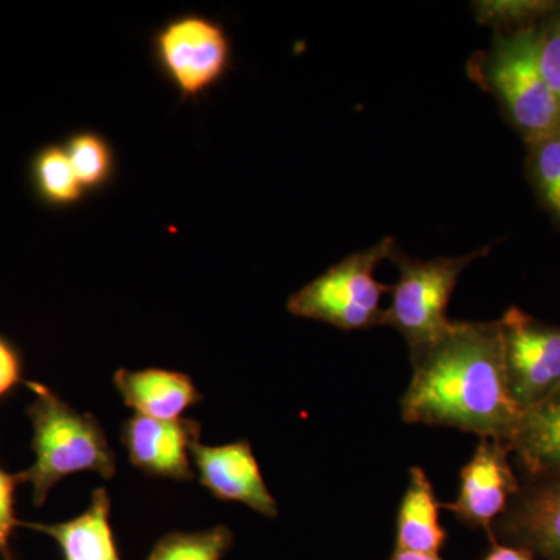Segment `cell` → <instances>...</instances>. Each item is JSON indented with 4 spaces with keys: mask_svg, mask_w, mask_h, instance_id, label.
<instances>
[{
    "mask_svg": "<svg viewBox=\"0 0 560 560\" xmlns=\"http://www.w3.org/2000/svg\"><path fill=\"white\" fill-rule=\"evenodd\" d=\"M410 360L411 381L400 399L404 422L514 441L523 411L508 383L499 319L452 320Z\"/></svg>",
    "mask_w": 560,
    "mask_h": 560,
    "instance_id": "6da1fadb",
    "label": "cell"
},
{
    "mask_svg": "<svg viewBox=\"0 0 560 560\" xmlns=\"http://www.w3.org/2000/svg\"><path fill=\"white\" fill-rule=\"evenodd\" d=\"M25 386L35 396L27 408L35 463L22 471L24 482L32 485L33 504L43 506L50 490L69 475L94 471L105 481L113 480L117 455L97 418L73 410L43 383L25 382Z\"/></svg>",
    "mask_w": 560,
    "mask_h": 560,
    "instance_id": "7a4b0ae2",
    "label": "cell"
},
{
    "mask_svg": "<svg viewBox=\"0 0 560 560\" xmlns=\"http://www.w3.org/2000/svg\"><path fill=\"white\" fill-rule=\"evenodd\" d=\"M536 28L495 33L488 50L471 55L467 73L499 102L525 143L560 127V103L541 75Z\"/></svg>",
    "mask_w": 560,
    "mask_h": 560,
    "instance_id": "3957f363",
    "label": "cell"
},
{
    "mask_svg": "<svg viewBox=\"0 0 560 560\" xmlns=\"http://www.w3.org/2000/svg\"><path fill=\"white\" fill-rule=\"evenodd\" d=\"M397 242L393 237L368 249L357 250L329 270L313 279L287 301V312L296 318L319 320L345 331L368 330L383 326V294L393 285L375 278L382 261L389 259Z\"/></svg>",
    "mask_w": 560,
    "mask_h": 560,
    "instance_id": "277c9868",
    "label": "cell"
},
{
    "mask_svg": "<svg viewBox=\"0 0 560 560\" xmlns=\"http://www.w3.org/2000/svg\"><path fill=\"white\" fill-rule=\"evenodd\" d=\"M493 245L469 254L422 260L394 246L389 261L399 272L390 289V304L383 313V326L393 327L411 352L425 348L451 326L447 308L460 276L474 261L488 256Z\"/></svg>",
    "mask_w": 560,
    "mask_h": 560,
    "instance_id": "5b68a950",
    "label": "cell"
},
{
    "mask_svg": "<svg viewBox=\"0 0 560 560\" xmlns=\"http://www.w3.org/2000/svg\"><path fill=\"white\" fill-rule=\"evenodd\" d=\"M153 55L183 101H197L230 72L232 44L221 22L205 14L172 18L154 33Z\"/></svg>",
    "mask_w": 560,
    "mask_h": 560,
    "instance_id": "8992f818",
    "label": "cell"
},
{
    "mask_svg": "<svg viewBox=\"0 0 560 560\" xmlns=\"http://www.w3.org/2000/svg\"><path fill=\"white\" fill-rule=\"evenodd\" d=\"M508 383L525 415L560 389V326L512 307L499 319Z\"/></svg>",
    "mask_w": 560,
    "mask_h": 560,
    "instance_id": "52a82bcc",
    "label": "cell"
},
{
    "mask_svg": "<svg viewBox=\"0 0 560 560\" xmlns=\"http://www.w3.org/2000/svg\"><path fill=\"white\" fill-rule=\"evenodd\" d=\"M522 478L512 463L511 444L482 438L469 463L460 469L459 492L452 503H442V510L453 512L459 522L470 528L492 533L521 492Z\"/></svg>",
    "mask_w": 560,
    "mask_h": 560,
    "instance_id": "ba28073f",
    "label": "cell"
},
{
    "mask_svg": "<svg viewBox=\"0 0 560 560\" xmlns=\"http://www.w3.org/2000/svg\"><path fill=\"white\" fill-rule=\"evenodd\" d=\"M201 425L195 419L158 420L135 415L125 420L120 442L131 466L147 477L194 480L191 445L200 441Z\"/></svg>",
    "mask_w": 560,
    "mask_h": 560,
    "instance_id": "9c48e42d",
    "label": "cell"
},
{
    "mask_svg": "<svg viewBox=\"0 0 560 560\" xmlns=\"http://www.w3.org/2000/svg\"><path fill=\"white\" fill-rule=\"evenodd\" d=\"M490 537L545 560H560V471L522 480L521 492L493 523Z\"/></svg>",
    "mask_w": 560,
    "mask_h": 560,
    "instance_id": "30bf717a",
    "label": "cell"
},
{
    "mask_svg": "<svg viewBox=\"0 0 560 560\" xmlns=\"http://www.w3.org/2000/svg\"><path fill=\"white\" fill-rule=\"evenodd\" d=\"M191 459L198 481L210 495L221 501H237L268 518L279 515L278 501L271 495L249 441L224 445H191Z\"/></svg>",
    "mask_w": 560,
    "mask_h": 560,
    "instance_id": "8fae6325",
    "label": "cell"
},
{
    "mask_svg": "<svg viewBox=\"0 0 560 560\" xmlns=\"http://www.w3.org/2000/svg\"><path fill=\"white\" fill-rule=\"evenodd\" d=\"M114 386L128 408L151 419H183L184 412L202 401L190 375L161 368L119 370L114 374Z\"/></svg>",
    "mask_w": 560,
    "mask_h": 560,
    "instance_id": "7c38bea8",
    "label": "cell"
},
{
    "mask_svg": "<svg viewBox=\"0 0 560 560\" xmlns=\"http://www.w3.org/2000/svg\"><path fill=\"white\" fill-rule=\"evenodd\" d=\"M109 515L108 490L98 488L92 492L90 508L68 522L49 525L20 521V526L51 537L62 560H121Z\"/></svg>",
    "mask_w": 560,
    "mask_h": 560,
    "instance_id": "4fadbf2b",
    "label": "cell"
},
{
    "mask_svg": "<svg viewBox=\"0 0 560 560\" xmlns=\"http://www.w3.org/2000/svg\"><path fill=\"white\" fill-rule=\"evenodd\" d=\"M511 451L522 480L559 474L560 389L523 415Z\"/></svg>",
    "mask_w": 560,
    "mask_h": 560,
    "instance_id": "5bb4252c",
    "label": "cell"
},
{
    "mask_svg": "<svg viewBox=\"0 0 560 560\" xmlns=\"http://www.w3.org/2000/svg\"><path fill=\"white\" fill-rule=\"evenodd\" d=\"M441 508L427 471L411 467L410 482L397 514L396 550L438 555L447 539L440 522Z\"/></svg>",
    "mask_w": 560,
    "mask_h": 560,
    "instance_id": "9a60e30c",
    "label": "cell"
},
{
    "mask_svg": "<svg viewBox=\"0 0 560 560\" xmlns=\"http://www.w3.org/2000/svg\"><path fill=\"white\" fill-rule=\"evenodd\" d=\"M526 178L540 208L560 230V127L526 143Z\"/></svg>",
    "mask_w": 560,
    "mask_h": 560,
    "instance_id": "2e32d148",
    "label": "cell"
},
{
    "mask_svg": "<svg viewBox=\"0 0 560 560\" xmlns=\"http://www.w3.org/2000/svg\"><path fill=\"white\" fill-rule=\"evenodd\" d=\"M33 179L44 201L51 206H73L84 197L65 147L47 145L33 160Z\"/></svg>",
    "mask_w": 560,
    "mask_h": 560,
    "instance_id": "e0dca14e",
    "label": "cell"
},
{
    "mask_svg": "<svg viewBox=\"0 0 560 560\" xmlns=\"http://www.w3.org/2000/svg\"><path fill=\"white\" fill-rule=\"evenodd\" d=\"M65 150L84 190L102 189L113 178L116 156L113 147L101 132H75L66 142Z\"/></svg>",
    "mask_w": 560,
    "mask_h": 560,
    "instance_id": "ac0fdd59",
    "label": "cell"
},
{
    "mask_svg": "<svg viewBox=\"0 0 560 560\" xmlns=\"http://www.w3.org/2000/svg\"><path fill=\"white\" fill-rule=\"evenodd\" d=\"M558 5L556 0H477L471 11L478 24L504 35L537 27Z\"/></svg>",
    "mask_w": 560,
    "mask_h": 560,
    "instance_id": "d6986e66",
    "label": "cell"
},
{
    "mask_svg": "<svg viewBox=\"0 0 560 560\" xmlns=\"http://www.w3.org/2000/svg\"><path fill=\"white\" fill-rule=\"evenodd\" d=\"M234 544V534L220 525L197 533H168L145 560H221Z\"/></svg>",
    "mask_w": 560,
    "mask_h": 560,
    "instance_id": "ffe728a7",
    "label": "cell"
},
{
    "mask_svg": "<svg viewBox=\"0 0 560 560\" xmlns=\"http://www.w3.org/2000/svg\"><path fill=\"white\" fill-rule=\"evenodd\" d=\"M536 54L541 75L560 103V2L537 25Z\"/></svg>",
    "mask_w": 560,
    "mask_h": 560,
    "instance_id": "44dd1931",
    "label": "cell"
},
{
    "mask_svg": "<svg viewBox=\"0 0 560 560\" xmlns=\"http://www.w3.org/2000/svg\"><path fill=\"white\" fill-rule=\"evenodd\" d=\"M24 482L21 474H9L0 467V556L3 560H13L11 555V537L14 529L20 526L16 512H14V492L18 486Z\"/></svg>",
    "mask_w": 560,
    "mask_h": 560,
    "instance_id": "7402d4cb",
    "label": "cell"
},
{
    "mask_svg": "<svg viewBox=\"0 0 560 560\" xmlns=\"http://www.w3.org/2000/svg\"><path fill=\"white\" fill-rule=\"evenodd\" d=\"M22 372H24V364H22L21 353L9 340L0 337V399L9 396L11 390L24 382Z\"/></svg>",
    "mask_w": 560,
    "mask_h": 560,
    "instance_id": "603a6c76",
    "label": "cell"
},
{
    "mask_svg": "<svg viewBox=\"0 0 560 560\" xmlns=\"http://www.w3.org/2000/svg\"><path fill=\"white\" fill-rule=\"evenodd\" d=\"M485 560H534V555L526 548L493 541L492 550Z\"/></svg>",
    "mask_w": 560,
    "mask_h": 560,
    "instance_id": "cb8c5ba5",
    "label": "cell"
},
{
    "mask_svg": "<svg viewBox=\"0 0 560 560\" xmlns=\"http://www.w3.org/2000/svg\"><path fill=\"white\" fill-rule=\"evenodd\" d=\"M390 560H442L438 555H423V552H412L396 550Z\"/></svg>",
    "mask_w": 560,
    "mask_h": 560,
    "instance_id": "d4e9b609",
    "label": "cell"
}]
</instances>
